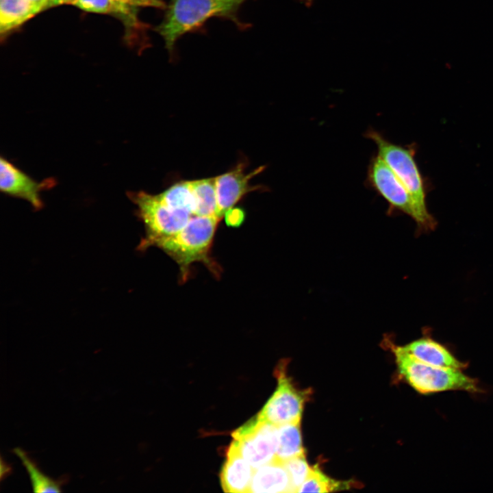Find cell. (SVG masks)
Returning a JSON list of instances; mask_svg holds the SVG:
<instances>
[{
    "instance_id": "cell-20",
    "label": "cell",
    "mask_w": 493,
    "mask_h": 493,
    "mask_svg": "<svg viewBox=\"0 0 493 493\" xmlns=\"http://www.w3.org/2000/svg\"><path fill=\"white\" fill-rule=\"evenodd\" d=\"M73 4L89 12L131 16V3L124 0H77Z\"/></svg>"
},
{
    "instance_id": "cell-26",
    "label": "cell",
    "mask_w": 493,
    "mask_h": 493,
    "mask_svg": "<svg viewBox=\"0 0 493 493\" xmlns=\"http://www.w3.org/2000/svg\"><path fill=\"white\" fill-rule=\"evenodd\" d=\"M77 0H60V4L62 3H73Z\"/></svg>"
},
{
    "instance_id": "cell-22",
    "label": "cell",
    "mask_w": 493,
    "mask_h": 493,
    "mask_svg": "<svg viewBox=\"0 0 493 493\" xmlns=\"http://www.w3.org/2000/svg\"><path fill=\"white\" fill-rule=\"evenodd\" d=\"M244 218V214L241 209L231 208L225 213L227 223L231 226L240 225Z\"/></svg>"
},
{
    "instance_id": "cell-17",
    "label": "cell",
    "mask_w": 493,
    "mask_h": 493,
    "mask_svg": "<svg viewBox=\"0 0 493 493\" xmlns=\"http://www.w3.org/2000/svg\"><path fill=\"white\" fill-rule=\"evenodd\" d=\"M167 206L195 215L197 202L189 181H181L157 194Z\"/></svg>"
},
{
    "instance_id": "cell-16",
    "label": "cell",
    "mask_w": 493,
    "mask_h": 493,
    "mask_svg": "<svg viewBox=\"0 0 493 493\" xmlns=\"http://www.w3.org/2000/svg\"><path fill=\"white\" fill-rule=\"evenodd\" d=\"M21 459L26 468L31 483L33 491L35 492H61V485L66 482V477H62L54 480L42 473L36 462L31 459L27 453L20 448L12 450Z\"/></svg>"
},
{
    "instance_id": "cell-18",
    "label": "cell",
    "mask_w": 493,
    "mask_h": 493,
    "mask_svg": "<svg viewBox=\"0 0 493 493\" xmlns=\"http://www.w3.org/2000/svg\"><path fill=\"white\" fill-rule=\"evenodd\" d=\"M197 202L195 216L217 217V198L215 178L190 181Z\"/></svg>"
},
{
    "instance_id": "cell-4",
    "label": "cell",
    "mask_w": 493,
    "mask_h": 493,
    "mask_svg": "<svg viewBox=\"0 0 493 493\" xmlns=\"http://www.w3.org/2000/svg\"><path fill=\"white\" fill-rule=\"evenodd\" d=\"M128 197L136 205L137 214L145 227V236L138 246L139 251L155 246L158 241L178 233L190 219V214L169 207L157 194L140 191L129 192Z\"/></svg>"
},
{
    "instance_id": "cell-1",
    "label": "cell",
    "mask_w": 493,
    "mask_h": 493,
    "mask_svg": "<svg viewBox=\"0 0 493 493\" xmlns=\"http://www.w3.org/2000/svg\"><path fill=\"white\" fill-rule=\"evenodd\" d=\"M385 340L394 355L401 377L418 392L431 394L446 391L481 392L477 381L464 373L462 369L427 364L414 357L402 346H397L390 339Z\"/></svg>"
},
{
    "instance_id": "cell-10",
    "label": "cell",
    "mask_w": 493,
    "mask_h": 493,
    "mask_svg": "<svg viewBox=\"0 0 493 493\" xmlns=\"http://www.w3.org/2000/svg\"><path fill=\"white\" fill-rule=\"evenodd\" d=\"M264 166L246 174L244 164H239L234 169L215 177L217 198V217L220 219L229 209L247 192L258 189L249 184V180L262 172Z\"/></svg>"
},
{
    "instance_id": "cell-9",
    "label": "cell",
    "mask_w": 493,
    "mask_h": 493,
    "mask_svg": "<svg viewBox=\"0 0 493 493\" xmlns=\"http://www.w3.org/2000/svg\"><path fill=\"white\" fill-rule=\"evenodd\" d=\"M51 179L38 182L23 171L1 157L0 160V188L2 192L29 202L36 210L43 207L40 193L53 186Z\"/></svg>"
},
{
    "instance_id": "cell-21",
    "label": "cell",
    "mask_w": 493,
    "mask_h": 493,
    "mask_svg": "<svg viewBox=\"0 0 493 493\" xmlns=\"http://www.w3.org/2000/svg\"><path fill=\"white\" fill-rule=\"evenodd\" d=\"M283 463L290 477L292 492H297L308 477L312 467L308 464L305 455L293 457Z\"/></svg>"
},
{
    "instance_id": "cell-7",
    "label": "cell",
    "mask_w": 493,
    "mask_h": 493,
    "mask_svg": "<svg viewBox=\"0 0 493 493\" xmlns=\"http://www.w3.org/2000/svg\"><path fill=\"white\" fill-rule=\"evenodd\" d=\"M231 435L233 440L228 449L240 455L254 469L275 460L277 426L260 418L251 419L234 430Z\"/></svg>"
},
{
    "instance_id": "cell-6",
    "label": "cell",
    "mask_w": 493,
    "mask_h": 493,
    "mask_svg": "<svg viewBox=\"0 0 493 493\" xmlns=\"http://www.w3.org/2000/svg\"><path fill=\"white\" fill-rule=\"evenodd\" d=\"M367 181L387 201L390 213L399 211L408 215L421 231H430L436 226L435 220L427 219L422 214L403 183L378 155L370 160Z\"/></svg>"
},
{
    "instance_id": "cell-11",
    "label": "cell",
    "mask_w": 493,
    "mask_h": 493,
    "mask_svg": "<svg viewBox=\"0 0 493 493\" xmlns=\"http://www.w3.org/2000/svg\"><path fill=\"white\" fill-rule=\"evenodd\" d=\"M402 346L418 359L433 366L462 370L466 366L444 345L428 335Z\"/></svg>"
},
{
    "instance_id": "cell-5",
    "label": "cell",
    "mask_w": 493,
    "mask_h": 493,
    "mask_svg": "<svg viewBox=\"0 0 493 493\" xmlns=\"http://www.w3.org/2000/svg\"><path fill=\"white\" fill-rule=\"evenodd\" d=\"M365 136L375 142L377 155L403 183L422 214L427 219L435 220L426 205L425 188L414 158V149L394 144L373 129H368Z\"/></svg>"
},
{
    "instance_id": "cell-2",
    "label": "cell",
    "mask_w": 493,
    "mask_h": 493,
    "mask_svg": "<svg viewBox=\"0 0 493 493\" xmlns=\"http://www.w3.org/2000/svg\"><path fill=\"white\" fill-rule=\"evenodd\" d=\"M246 0H170L164 20L157 27L171 52L177 40L207 19L225 17L238 23L236 15Z\"/></svg>"
},
{
    "instance_id": "cell-19",
    "label": "cell",
    "mask_w": 493,
    "mask_h": 493,
    "mask_svg": "<svg viewBox=\"0 0 493 493\" xmlns=\"http://www.w3.org/2000/svg\"><path fill=\"white\" fill-rule=\"evenodd\" d=\"M347 487L346 482L336 481L325 475L316 466L312 470L297 492H329Z\"/></svg>"
},
{
    "instance_id": "cell-14",
    "label": "cell",
    "mask_w": 493,
    "mask_h": 493,
    "mask_svg": "<svg viewBox=\"0 0 493 493\" xmlns=\"http://www.w3.org/2000/svg\"><path fill=\"white\" fill-rule=\"evenodd\" d=\"M300 427L301 421L277 426L278 445L275 460L284 462L305 455Z\"/></svg>"
},
{
    "instance_id": "cell-12",
    "label": "cell",
    "mask_w": 493,
    "mask_h": 493,
    "mask_svg": "<svg viewBox=\"0 0 493 493\" xmlns=\"http://www.w3.org/2000/svg\"><path fill=\"white\" fill-rule=\"evenodd\" d=\"M227 459L220 472L221 487L225 492H249L254 468L237 453L227 448Z\"/></svg>"
},
{
    "instance_id": "cell-3",
    "label": "cell",
    "mask_w": 493,
    "mask_h": 493,
    "mask_svg": "<svg viewBox=\"0 0 493 493\" xmlns=\"http://www.w3.org/2000/svg\"><path fill=\"white\" fill-rule=\"evenodd\" d=\"M219 220L215 216H195L180 231L155 244L178 264L182 280L187 279L190 266L195 262H203L218 274L209 252Z\"/></svg>"
},
{
    "instance_id": "cell-13",
    "label": "cell",
    "mask_w": 493,
    "mask_h": 493,
    "mask_svg": "<svg viewBox=\"0 0 493 493\" xmlns=\"http://www.w3.org/2000/svg\"><path fill=\"white\" fill-rule=\"evenodd\" d=\"M249 492H292L290 477L283 463L274 460L255 468Z\"/></svg>"
},
{
    "instance_id": "cell-24",
    "label": "cell",
    "mask_w": 493,
    "mask_h": 493,
    "mask_svg": "<svg viewBox=\"0 0 493 493\" xmlns=\"http://www.w3.org/2000/svg\"><path fill=\"white\" fill-rule=\"evenodd\" d=\"M300 1L304 3L306 6H310L313 0H300Z\"/></svg>"
},
{
    "instance_id": "cell-15",
    "label": "cell",
    "mask_w": 493,
    "mask_h": 493,
    "mask_svg": "<svg viewBox=\"0 0 493 493\" xmlns=\"http://www.w3.org/2000/svg\"><path fill=\"white\" fill-rule=\"evenodd\" d=\"M38 11L27 0H0V31L6 33L34 16Z\"/></svg>"
},
{
    "instance_id": "cell-25",
    "label": "cell",
    "mask_w": 493,
    "mask_h": 493,
    "mask_svg": "<svg viewBox=\"0 0 493 493\" xmlns=\"http://www.w3.org/2000/svg\"><path fill=\"white\" fill-rule=\"evenodd\" d=\"M51 5H56L60 4V0H50Z\"/></svg>"
},
{
    "instance_id": "cell-28",
    "label": "cell",
    "mask_w": 493,
    "mask_h": 493,
    "mask_svg": "<svg viewBox=\"0 0 493 493\" xmlns=\"http://www.w3.org/2000/svg\"><path fill=\"white\" fill-rule=\"evenodd\" d=\"M149 1H151V2H153V3L155 5H159V6H160V2H158L157 0H149Z\"/></svg>"
},
{
    "instance_id": "cell-27",
    "label": "cell",
    "mask_w": 493,
    "mask_h": 493,
    "mask_svg": "<svg viewBox=\"0 0 493 493\" xmlns=\"http://www.w3.org/2000/svg\"><path fill=\"white\" fill-rule=\"evenodd\" d=\"M124 1L131 3H137V2H140L141 0H124Z\"/></svg>"
},
{
    "instance_id": "cell-23",
    "label": "cell",
    "mask_w": 493,
    "mask_h": 493,
    "mask_svg": "<svg viewBox=\"0 0 493 493\" xmlns=\"http://www.w3.org/2000/svg\"><path fill=\"white\" fill-rule=\"evenodd\" d=\"M38 12L44 8L51 6L50 0H27Z\"/></svg>"
},
{
    "instance_id": "cell-8",
    "label": "cell",
    "mask_w": 493,
    "mask_h": 493,
    "mask_svg": "<svg viewBox=\"0 0 493 493\" xmlns=\"http://www.w3.org/2000/svg\"><path fill=\"white\" fill-rule=\"evenodd\" d=\"M287 362L284 360L277 366L275 374L278 385L276 390L257 414L260 420L279 426L301 421L307 390L296 388L286 375Z\"/></svg>"
}]
</instances>
